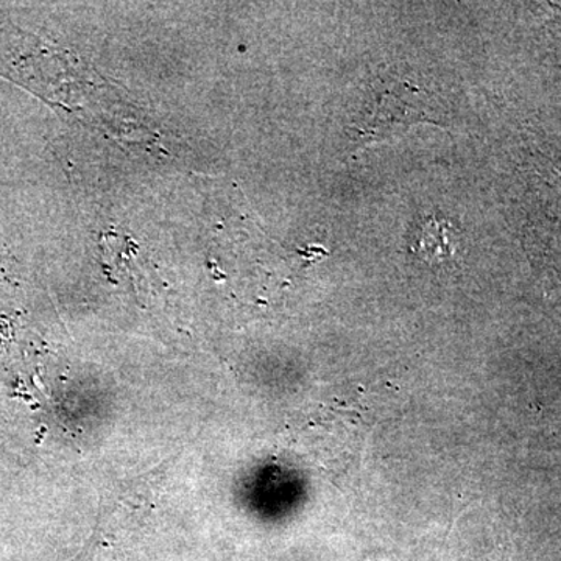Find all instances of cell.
<instances>
[{"label":"cell","instance_id":"6da1fadb","mask_svg":"<svg viewBox=\"0 0 561 561\" xmlns=\"http://www.w3.org/2000/svg\"><path fill=\"white\" fill-rule=\"evenodd\" d=\"M430 102L426 95L408 83L373 98L368 108L360 114L354 127L360 138L383 139L394 128L430 119Z\"/></svg>","mask_w":561,"mask_h":561}]
</instances>
